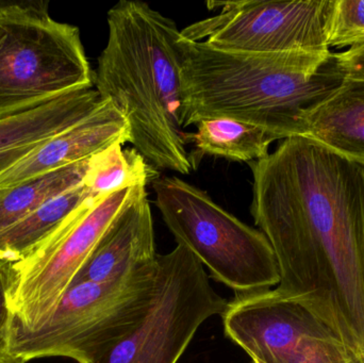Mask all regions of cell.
I'll use <instances>...</instances> for the list:
<instances>
[{
    "label": "cell",
    "mask_w": 364,
    "mask_h": 363,
    "mask_svg": "<svg viewBox=\"0 0 364 363\" xmlns=\"http://www.w3.org/2000/svg\"><path fill=\"white\" fill-rule=\"evenodd\" d=\"M252 168L250 213L279 266L275 291L364 354V164L308 136Z\"/></svg>",
    "instance_id": "6da1fadb"
},
{
    "label": "cell",
    "mask_w": 364,
    "mask_h": 363,
    "mask_svg": "<svg viewBox=\"0 0 364 363\" xmlns=\"http://www.w3.org/2000/svg\"><path fill=\"white\" fill-rule=\"evenodd\" d=\"M181 121L232 119L280 140L307 136L308 119L341 87L346 74L331 51L255 53L178 38Z\"/></svg>",
    "instance_id": "7a4b0ae2"
},
{
    "label": "cell",
    "mask_w": 364,
    "mask_h": 363,
    "mask_svg": "<svg viewBox=\"0 0 364 363\" xmlns=\"http://www.w3.org/2000/svg\"><path fill=\"white\" fill-rule=\"evenodd\" d=\"M108 43L94 87L128 124L134 149L151 166L190 175L199 156L188 153L181 121V31L146 2L122 0L107 17Z\"/></svg>",
    "instance_id": "3957f363"
},
{
    "label": "cell",
    "mask_w": 364,
    "mask_h": 363,
    "mask_svg": "<svg viewBox=\"0 0 364 363\" xmlns=\"http://www.w3.org/2000/svg\"><path fill=\"white\" fill-rule=\"evenodd\" d=\"M76 26L49 15L48 2L0 1V119L94 87Z\"/></svg>",
    "instance_id": "277c9868"
},
{
    "label": "cell",
    "mask_w": 364,
    "mask_h": 363,
    "mask_svg": "<svg viewBox=\"0 0 364 363\" xmlns=\"http://www.w3.org/2000/svg\"><path fill=\"white\" fill-rule=\"evenodd\" d=\"M156 204L178 244L237 293L278 286L279 266L269 239L227 212L203 190L178 177L153 181Z\"/></svg>",
    "instance_id": "5b68a950"
},
{
    "label": "cell",
    "mask_w": 364,
    "mask_h": 363,
    "mask_svg": "<svg viewBox=\"0 0 364 363\" xmlns=\"http://www.w3.org/2000/svg\"><path fill=\"white\" fill-rule=\"evenodd\" d=\"M156 274L72 286L50 319L38 330L12 322L11 360L26 363L65 357L78 363L93 362L142 319L153 298Z\"/></svg>",
    "instance_id": "8992f818"
},
{
    "label": "cell",
    "mask_w": 364,
    "mask_h": 363,
    "mask_svg": "<svg viewBox=\"0 0 364 363\" xmlns=\"http://www.w3.org/2000/svg\"><path fill=\"white\" fill-rule=\"evenodd\" d=\"M226 305L203 264L177 244L158 257L153 298L142 319L90 363H177L201 324L222 315Z\"/></svg>",
    "instance_id": "52a82bcc"
},
{
    "label": "cell",
    "mask_w": 364,
    "mask_h": 363,
    "mask_svg": "<svg viewBox=\"0 0 364 363\" xmlns=\"http://www.w3.org/2000/svg\"><path fill=\"white\" fill-rule=\"evenodd\" d=\"M145 189L93 196L33 253L13 264L9 293L13 323L36 330L50 319L100 239Z\"/></svg>",
    "instance_id": "ba28073f"
},
{
    "label": "cell",
    "mask_w": 364,
    "mask_h": 363,
    "mask_svg": "<svg viewBox=\"0 0 364 363\" xmlns=\"http://www.w3.org/2000/svg\"><path fill=\"white\" fill-rule=\"evenodd\" d=\"M336 0L208 2L220 14L188 26L182 38L243 53L327 51Z\"/></svg>",
    "instance_id": "9c48e42d"
},
{
    "label": "cell",
    "mask_w": 364,
    "mask_h": 363,
    "mask_svg": "<svg viewBox=\"0 0 364 363\" xmlns=\"http://www.w3.org/2000/svg\"><path fill=\"white\" fill-rule=\"evenodd\" d=\"M225 335L264 363H354L341 340L311 311L275 289L237 293L222 315Z\"/></svg>",
    "instance_id": "30bf717a"
},
{
    "label": "cell",
    "mask_w": 364,
    "mask_h": 363,
    "mask_svg": "<svg viewBox=\"0 0 364 363\" xmlns=\"http://www.w3.org/2000/svg\"><path fill=\"white\" fill-rule=\"evenodd\" d=\"M158 257L153 215L145 189L113 222L70 287L155 274Z\"/></svg>",
    "instance_id": "8fae6325"
},
{
    "label": "cell",
    "mask_w": 364,
    "mask_h": 363,
    "mask_svg": "<svg viewBox=\"0 0 364 363\" xmlns=\"http://www.w3.org/2000/svg\"><path fill=\"white\" fill-rule=\"evenodd\" d=\"M129 140L125 117L109 100H102L85 119L32 151L0 175V188L12 187L28 179L90 159L117 142Z\"/></svg>",
    "instance_id": "7c38bea8"
},
{
    "label": "cell",
    "mask_w": 364,
    "mask_h": 363,
    "mask_svg": "<svg viewBox=\"0 0 364 363\" xmlns=\"http://www.w3.org/2000/svg\"><path fill=\"white\" fill-rule=\"evenodd\" d=\"M100 102L98 92L87 87L0 119V175L85 119Z\"/></svg>",
    "instance_id": "4fadbf2b"
},
{
    "label": "cell",
    "mask_w": 364,
    "mask_h": 363,
    "mask_svg": "<svg viewBox=\"0 0 364 363\" xmlns=\"http://www.w3.org/2000/svg\"><path fill=\"white\" fill-rule=\"evenodd\" d=\"M307 136L364 164V79L346 78L310 115Z\"/></svg>",
    "instance_id": "5bb4252c"
},
{
    "label": "cell",
    "mask_w": 364,
    "mask_h": 363,
    "mask_svg": "<svg viewBox=\"0 0 364 363\" xmlns=\"http://www.w3.org/2000/svg\"><path fill=\"white\" fill-rule=\"evenodd\" d=\"M95 195L85 185L49 200L0 232V258L19 261L33 253L83 202Z\"/></svg>",
    "instance_id": "9a60e30c"
},
{
    "label": "cell",
    "mask_w": 364,
    "mask_h": 363,
    "mask_svg": "<svg viewBox=\"0 0 364 363\" xmlns=\"http://www.w3.org/2000/svg\"><path fill=\"white\" fill-rule=\"evenodd\" d=\"M190 134L191 143L199 155L225 158L230 161L250 163L269 155V145L280 140L273 132L232 119H203Z\"/></svg>",
    "instance_id": "2e32d148"
},
{
    "label": "cell",
    "mask_w": 364,
    "mask_h": 363,
    "mask_svg": "<svg viewBox=\"0 0 364 363\" xmlns=\"http://www.w3.org/2000/svg\"><path fill=\"white\" fill-rule=\"evenodd\" d=\"M89 164L90 159L83 160L12 187L0 188V232L49 200L82 185Z\"/></svg>",
    "instance_id": "e0dca14e"
},
{
    "label": "cell",
    "mask_w": 364,
    "mask_h": 363,
    "mask_svg": "<svg viewBox=\"0 0 364 363\" xmlns=\"http://www.w3.org/2000/svg\"><path fill=\"white\" fill-rule=\"evenodd\" d=\"M117 142L90 158L83 185L95 195H107L129 188L145 187L158 178L156 168L136 149H124Z\"/></svg>",
    "instance_id": "ac0fdd59"
},
{
    "label": "cell",
    "mask_w": 364,
    "mask_h": 363,
    "mask_svg": "<svg viewBox=\"0 0 364 363\" xmlns=\"http://www.w3.org/2000/svg\"><path fill=\"white\" fill-rule=\"evenodd\" d=\"M364 43V0H336L327 46L350 48Z\"/></svg>",
    "instance_id": "d6986e66"
},
{
    "label": "cell",
    "mask_w": 364,
    "mask_h": 363,
    "mask_svg": "<svg viewBox=\"0 0 364 363\" xmlns=\"http://www.w3.org/2000/svg\"><path fill=\"white\" fill-rule=\"evenodd\" d=\"M14 262L0 258V362L13 363L9 355L13 313L10 307L11 271Z\"/></svg>",
    "instance_id": "ffe728a7"
},
{
    "label": "cell",
    "mask_w": 364,
    "mask_h": 363,
    "mask_svg": "<svg viewBox=\"0 0 364 363\" xmlns=\"http://www.w3.org/2000/svg\"><path fill=\"white\" fill-rule=\"evenodd\" d=\"M336 57L346 78L364 79V43L346 53H336Z\"/></svg>",
    "instance_id": "44dd1931"
},
{
    "label": "cell",
    "mask_w": 364,
    "mask_h": 363,
    "mask_svg": "<svg viewBox=\"0 0 364 363\" xmlns=\"http://www.w3.org/2000/svg\"><path fill=\"white\" fill-rule=\"evenodd\" d=\"M354 363H364V354L355 357Z\"/></svg>",
    "instance_id": "7402d4cb"
},
{
    "label": "cell",
    "mask_w": 364,
    "mask_h": 363,
    "mask_svg": "<svg viewBox=\"0 0 364 363\" xmlns=\"http://www.w3.org/2000/svg\"><path fill=\"white\" fill-rule=\"evenodd\" d=\"M252 363H264L263 362H261V360H258V359H255V358H252Z\"/></svg>",
    "instance_id": "603a6c76"
},
{
    "label": "cell",
    "mask_w": 364,
    "mask_h": 363,
    "mask_svg": "<svg viewBox=\"0 0 364 363\" xmlns=\"http://www.w3.org/2000/svg\"><path fill=\"white\" fill-rule=\"evenodd\" d=\"M0 363H8V362H0Z\"/></svg>",
    "instance_id": "cb8c5ba5"
}]
</instances>
